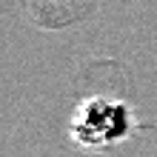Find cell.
<instances>
[{"mask_svg": "<svg viewBox=\"0 0 157 157\" xmlns=\"http://www.w3.org/2000/svg\"><path fill=\"white\" fill-rule=\"evenodd\" d=\"M137 128V117L126 100L89 94L75 106L69 117L71 143L86 151H112L114 146L126 143Z\"/></svg>", "mask_w": 157, "mask_h": 157, "instance_id": "1", "label": "cell"}]
</instances>
